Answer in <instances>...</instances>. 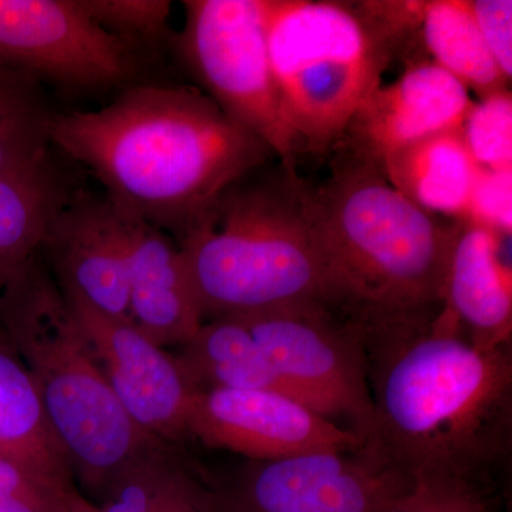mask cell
Returning <instances> with one entry per match:
<instances>
[{"label":"cell","instance_id":"5bb4252c","mask_svg":"<svg viewBox=\"0 0 512 512\" xmlns=\"http://www.w3.org/2000/svg\"><path fill=\"white\" fill-rule=\"evenodd\" d=\"M474 100L470 90L429 59L406 67L379 87L352 117L339 146L382 165L403 148L460 130Z\"/></svg>","mask_w":512,"mask_h":512},{"label":"cell","instance_id":"9a60e30c","mask_svg":"<svg viewBox=\"0 0 512 512\" xmlns=\"http://www.w3.org/2000/svg\"><path fill=\"white\" fill-rule=\"evenodd\" d=\"M512 232L456 222L441 308L480 348H511Z\"/></svg>","mask_w":512,"mask_h":512},{"label":"cell","instance_id":"3957f363","mask_svg":"<svg viewBox=\"0 0 512 512\" xmlns=\"http://www.w3.org/2000/svg\"><path fill=\"white\" fill-rule=\"evenodd\" d=\"M332 153L328 178L305 181V204L340 311L359 320L436 311L457 221L421 210L372 161Z\"/></svg>","mask_w":512,"mask_h":512},{"label":"cell","instance_id":"7a4b0ae2","mask_svg":"<svg viewBox=\"0 0 512 512\" xmlns=\"http://www.w3.org/2000/svg\"><path fill=\"white\" fill-rule=\"evenodd\" d=\"M47 137L96 175L117 210L177 238L229 185L276 158L191 86L141 84L99 110L50 114Z\"/></svg>","mask_w":512,"mask_h":512},{"label":"cell","instance_id":"603a6c76","mask_svg":"<svg viewBox=\"0 0 512 512\" xmlns=\"http://www.w3.org/2000/svg\"><path fill=\"white\" fill-rule=\"evenodd\" d=\"M35 80L0 72V173L23 167L50 153V114L37 94Z\"/></svg>","mask_w":512,"mask_h":512},{"label":"cell","instance_id":"4fadbf2b","mask_svg":"<svg viewBox=\"0 0 512 512\" xmlns=\"http://www.w3.org/2000/svg\"><path fill=\"white\" fill-rule=\"evenodd\" d=\"M130 222L109 198L72 194L43 241V261L64 296L128 319Z\"/></svg>","mask_w":512,"mask_h":512},{"label":"cell","instance_id":"e0dca14e","mask_svg":"<svg viewBox=\"0 0 512 512\" xmlns=\"http://www.w3.org/2000/svg\"><path fill=\"white\" fill-rule=\"evenodd\" d=\"M127 218L128 318L160 348H178L204 323L184 256L163 229Z\"/></svg>","mask_w":512,"mask_h":512},{"label":"cell","instance_id":"d4e9b609","mask_svg":"<svg viewBox=\"0 0 512 512\" xmlns=\"http://www.w3.org/2000/svg\"><path fill=\"white\" fill-rule=\"evenodd\" d=\"M461 137L483 170H512V97L510 89L474 100L460 128Z\"/></svg>","mask_w":512,"mask_h":512},{"label":"cell","instance_id":"8992f818","mask_svg":"<svg viewBox=\"0 0 512 512\" xmlns=\"http://www.w3.org/2000/svg\"><path fill=\"white\" fill-rule=\"evenodd\" d=\"M74 480L93 498L150 448L164 443L124 412L89 339L47 268L6 320Z\"/></svg>","mask_w":512,"mask_h":512},{"label":"cell","instance_id":"2e32d148","mask_svg":"<svg viewBox=\"0 0 512 512\" xmlns=\"http://www.w3.org/2000/svg\"><path fill=\"white\" fill-rule=\"evenodd\" d=\"M72 192L50 153L0 173V330L46 268L43 241ZM6 333V332H5Z\"/></svg>","mask_w":512,"mask_h":512},{"label":"cell","instance_id":"8fae6325","mask_svg":"<svg viewBox=\"0 0 512 512\" xmlns=\"http://www.w3.org/2000/svg\"><path fill=\"white\" fill-rule=\"evenodd\" d=\"M190 440L249 461L278 460L320 450H350L363 437L320 416L301 400L272 390L195 393Z\"/></svg>","mask_w":512,"mask_h":512},{"label":"cell","instance_id":"30bf717a","mask_svg":"<svg viewBox=\"0 0 512 512\" xmlns=\"http://www.w3.org/2000/svg\"><path fill=\"white\" fill-rule=\"evenodd\" d=\"M134 70L131 47L93 22L80 0H0V72L94 92L128 82Z\"/></svg>","mask_w":512,"mask_h":512},{"label":"cell","instance_id":"44dd1931","mask_svg":"<svg viewBox=\"0 0 512 512\" xmlns=\"http://www.w3.org/2000/svg\"><path fill=\"white\" fill-rule=\"evenodd\" d=\"M158 444L131 461L97 500L99 512H220L212 481Z\"/></svg>","mask_w":512,"mask_h":512},{"label":"cell","instance_id":"484cf974","mask_svg":"<svg viewBox=\"0 0 512 512\" xmlns=\"http://www.w3.org/2000/svg\"><path fill=\"white\" fill-rule=\"evenodd\" d=\"M80 5L101 29L128 47L161 39L171 10L167 0H80Z\"/></svg>","mask_w":512,"mask_h":512},{"label":"cell","instance_id":"f1b7e54d","mask_svg":"<svg viewBox=\"0 0 512 512\" xmlns=\"http://www.w3.org/2000/svg\"><path fill=\"white\" fill-rule=\"evenodd\" d=\"M471 12L488 52L505 79L512 77L511 0H470Z\"/></svg>","mask_w":512,"mask_h":512},{"label":"cell","instance_id":"9c48e42d","mask_svg":"<svg viewBox=\"0 0 512 512\" xmlns=\"http://www.w3.org/2000/svg\"><path fill=\"white\" fill-rule=\"evenodd\" d=\"M410 481L362 446L248 460L212 487L220 512H380Z\"/></svg>","mask_w":512,"mask_h":512},{"label":"cell","instance_id":"ba28073f","mask_svg":"<svg viewBox=\"0 0 512 512\" xmlns=\"http://www.w3.org/2000/svg\"><path fill=\"white\" fill-rule=\"evenodd\" d=\"M301 402L360 434L372 423L367 359L359 322L322 303L237 318Z\"/></svg>","mask_w":512,"mask_h":512},{"label":"cell","instance_id":"4316f807","mask_svg":"<svg viewBox=\"0 0 512 512\" xmlns=\"http://www.w3.org/2000/svg\"><path fill=\"white\" fill-rule=\"evenodd\" d=\"M74 487H56L0 457V512H62Z\"/></svg>","mask_w":512,"mask_h":512},{"label":"cell","instance_id":"d6986e66","mask_svg":"<svg viewBox=\"0 0 512 512\" xmlns=\"http://www.w3.org/2000/svg\"><path fill=\"white\" fill-rule=\"evenodd\" d=\"M384 177L407 200L434 217L463 221L480 177L460 130L421 140L387 157Z\"/></svg>","mask_w":512,"mask_h":512},{"label":"cell","instance_id":"7c38bea8","mask_svg":"<svg viewBox=\"0 0 512 512\" xmlns=\"http://www.w3.org/2000/svg\"><path fill=\"white\" fill-rule=\"evenodd\" d=\"M72 305L97 362L134 424L170 446L190 440L188 417L194 393L173 353L151 342L131 323L99 312L79 299Z\"/></svg>","mask_w":512,"mask_h":512},{"label":"cell","instance_id":"277c9868","mask_svg":"<svg viewBox=\"0 0 512 512\" xmlns=\"http://www.w3.org/2000/svg\"><path fill=\"white\" fill-rule=\"evenodd\" d=\"M202 318L322 303L340 311L305 204V181L278 158L239 178L177 238Z\"/></svg>","mask_w":512,"mask_h":512},{"label":"cell","instance_id":"83f0119b","mask_svg":"<svg viewBox=\"0 0 512 512\" xmlns=\"http://www.w3.org/2000/svg\"><path fill=\"white\" fill-rule=\"evenodd\" d=\"M463 221L512 232V170H481Z\"/></svg>","mask_w":512,"mask_h":512},{"label":"cell","instance_id":"ac0fdd59","mask_svg":"<svg viewBox=\"0 0 512 512\" xmlns=\"http://www.w3.org/2000/svg\"><path fill=\"white\" fill-rule=\"evenodd\" d=\"M0 457L56 487L76 485L28 367L3 330H0Z\"/></svg>","mask_w":512,"mask_h":512},{"label":"cell","instance_id":"ffe728a7","mask_svg":"<svg viewBox=\"0 0 512 512\" xmlns=\"http://www.w3.org/2000/svg\"><path fill=\"white\" fill-rule=\"evenodd\" d=\"M177 349L175 363L194 394L272 390L298 399L247 326L237 318L205 320L192 338Z\"/></svg>","mask_w":512,"mask_h":512},{"label":"cell","instance_id":"7402d4cb","mask_svg":"<svg viewBox=\"0 0 512 512\" xmlns=\"http://www.w3.org/2000/svg\"><path fill=\"white\" fill-rule=\"evenodd\" d=\"M419 37L430 62L480 97L510 89L485 46L470 0H421Z\"/></svg>","mask_w":512,"mask_h":512},{"label":"cell","instance_id":"6da1fadb","mask_svg":"<svg viewBox=\"0 0 512 512\" xmlns=\"http://www.w3.org/2000/svg\"><path fill=\"white\" fill-rule=\"evenodd\" d=\"M357 322L373 403L363 447L410 478H485L503 463L512 439L511 348L474 345L441 306Z\"/></svg>","mask_w":512,"mask_h":512},{"label":"cell","instance_id":"5b68a950","mask_svg":"<svg viewBox=\"0 0 512 512\" xmlns=\"http://www.w3.org/2000/svg\"><path fill=\"white\" fill-rule=\"evenodd\" d=\"M264 20L285 119L302 154L326 156L402 52L400 37L377 0H264Z\"/></svg>","mask_w":512,"mask_h":512},{"label":"cell","instance_id":"52a82bcc","mask_svg":"<svg viewBox=\"0 0 512 512\" xmlns=\"http://www.w3.org/2000/svg\"><path fill=\"white\" fill-rule=\"evenodd\" d=\"M178 52L208 97L229 119L296 167L302 154L289 127L266 43L264 0H187Z\"/></svg>","mask_w":512,"mask_h":512},{"label":"cell","instance_id":"cb8c5ba5","mask_svg":"<svg viewBox=\"0 0 512 512\" xmlns=\"http://www.w3.org/2000/svg\"><path fill=\"white\" fill-rule=\"evenodd\" d=\"M380 512H500L485 478L424 474L394 495Z\"/></svg>","mask_w":512,"mask_h":512}]
</instances>
